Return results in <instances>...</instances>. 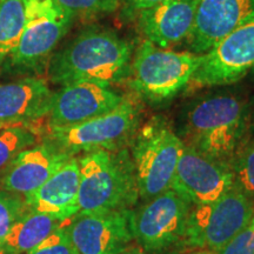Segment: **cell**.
Returning a JSON list of instances; mask_svg holds the SVG:
<instances>
[{
    "label": "cell",
    "instance_id": "obj_1",
    "mask_svg": "<svg viewBox=\"0 0 254 254\" xmlns=\"http://www.w3.org/2000/svg\"><path fill=\"white\" fill-rule=\"evenodd\" d=\"M132 57V45L117 32L91 26L51 56L47 74L60 86L86 81L111 87L126 80Z\"/></svg>",
    "mask_w": 254,
    "mask_h": 254
},
{
    "label": "cell",
    "instance_id": "obj_2",
    "mask_svg": "<svg viewBox=\"0 0 254 254\" xmlns=\"http://www.w3.org/2000/svg\"><path fill=\"white\" fill-rule=\"evenodd\" d=\"M250 104L239 94L206 95L186 111L178 133L185 145L195 151L231 164L251 138Z\"/></svg>",
    "mask_w": 254,
    "mask_h": 254
},
{
    "label": "cell",
    "instance_id": "obj_3",
    "mask_svg": "<svg viewBox=\"0 0 254 254\" xmlns=\"http://www.w3.org/2000/svg\"><path fill=\"white\" fill-rule=\"evenodd\" d=\"M79 161V213L131 211L139 200L128 148L95 151Z\"/></svg>",
    "mask_w": 254,
    "mask_h": 254
},
{
    "label": "cell",
    "instance_id": "obj_4",
    "mask_svg": "<svg viewBox=\"0 0 254 254\" xmlns=\"http://www.w3.org/2000/svg\"><path fill=\"white\" fill-rule=\"evenodd\" d=\"M201 55L161 49L144 40L133 52L127 84L138 99L163 104L189 87Z\"/></svg>",
    "mask_w": 254,
    "mask_h": 254
},
{
    "label": "cell",
    "instance_id": "obj_5",
    "mask_svg": "<svg viewBox=\"0 0 254 254\" xmlns=\"http://www.w3.org/2000/svg\"><path fill=\"white\" fill-rule=\"evenodd\" d=\"M182 150V139L164 117L139 127L128 151L142 202L171 190Z\"/></svg>",
    "mask_w": 254,
    "mask_h": 254
},
{
    "label": "cell",
    "instance_id": "obj_6",
    "mask_svg": "<svg viewBox=\"0 0 254 254\" xmlns=\"http://www.w3.org/2000/svg\"><path fill=\"white\" fill-rule=\"evenodd\" d=\"M141 125V109L138 98L126 97L111 112L66 127H46L45 140L71 157L95 151H119L128 148Z\"/></svg>",
    "mask_w": 254,
    "mask_h": 254
},
{
    "label": "cell",
    "instance_id": "obj_7",
    "mask_svg": "<svg viewBox=\"0 0 254 254\" xmlns=\"http://www.w3.org/2000/svg\"><path fill=\"white\" fill-rule=\"evenodd\" d=\"M192 208L173 190L161 193L131 211L133 239L147 254L183 253Z\"/></svg>",
    "mask_w": 254,
    "mask_h": 254
},
{
    "label": "cell",
    "instance_id": "obj_8",
    "mask_svg": "<svg viewBox=\"0 0 254 254\" xmlns=\"http://www.w3.org/2000/svg\"><path fill=\"white\" fill-rule=\"evenodd\" d=\"M253 215L254 202L233 185L215 201L193 206L185 250L218 252L249 224Z\"/></svg>",
    "mask_w": 254,
    "mask_h": 254
},
{
    "label": "cell",
    "instance_id": "obj_9",
    "mask_svg": "<svg viewBox=\"0 0 254 254\" xmlns=\"http://www.w3.org/2000/svg\"><path fill=\"white\" fill-rule=\"evenodd\" d=\"M73 20L53 0H26V23L18 45L8 56L9 65L25 71L38 68L55 53Z\"/></svg>",
    "mask_w": 254,
    "mask_h": 254
},
{
    "label": "cell",
    "instance_id": "obj_10",
    "mask_svg": "<svg viewBox=\"0 0 254 254\" xmlns=\"http://www.w3.org/2000/svg\"><path fill=\"white\" fill-rule=\"evenodd\" d=\"M201 57L190 86H225L241 80L254 66V20L237 28Z\"/></svg>",
    "mask_w": 254,
    "mask_h": 254
},
{
    "label": "cell",
    "instance_id": "obj_11",
    "mask_svg": "<svg viewBox=\"0 0 254 254\" xmlns=\"http://www.w3.org/2000/svg\"><path fill=\"white\" fill-rule=\"evenodd\" d=\"M234 185L231 164L200 153L183 142L171 190L192 206L209 204Z\"/></svg>",
    "mask_w": 254,
    "mask_h": 254
},
{
    "label": "cell",
    "instance_id": "obj_12",
    "mask_svg": "<svg viewBox=\"0 0 254 254\" xmlns=\"http://www.w3.org/2000/svg\"><path fill=\"white\" fill-rule=\"evenodd\" d=\"M131 211L78 213L66 221V232L77 253L118 254L133 240Z\"/></svg>",
    "mask_w": 254,
    "mask_h": 254
},
{
    "label": "cell",
    "instance_id": "obj_13",
    "mask_svg": "<svg viewBox=\"0 0 254 254\" xmlns=\"http://www.w3.org/2000/svg\"><path fill=\"white\" fill-rule=\"evenodd\" d=\"M126 99L110 86L72 82L55 92L46 127L78 125L113 111Z\"/></svg>",
    "mask_w": 254,
    "mask_h": 254
},
{
    "label": "cell",
    "instance_id": "obj_14",
    "mask_svg": "<svg viewBox=\"0 0 254 254\" xmlns=\"http://www.w3.org/2000/svg\"><path fill=\"white\" fill-rule=\"evenodd\" d=\"M254 20V0H200L194 26L186 44L190 52L205 55L243 25Z\"/></svg>",
    "mask_w": 254,
    "mask_h": 254
},
{
    "label": "cell",
    "instance_id": "obj_15",
    "mask_svg": "<svg viewBox=\"0 0 254 254\" xmlns=\"http://www.w3.org/2000/svg\"><path fill=\"white\" fill-rule=\"evenodd\" d=\"M71 158L43 139L39 144L21 151L0 171V189L24 198L39 189Z\"/></svg>",
    "mask_w": 254,
    "mask_h": 254
},
{
    "label": "cell",
    "instance_id": "obj_16",
    "mask_svg": "<svg viewBox=\"0 0 254 254\" xmlns=\"http://www.w3.org/2000/svg\"><path fill=\"white\" fill-rule=\"evenodd\" d=\"M200 0H163L138 12V27L145 40L161 49L186 43L194 26Z\"/></svg>",
    "mask_w": 254,
    "mask_h": 254
},
{
    "label": "cell",
    "instance_id": "obj_17",
    "mask_svg": "<svg viewBox=\"0 0 254 254\" xmlns=\"http://www.w3.org/2000/svg\"><path fill=\"white\" fill-rule=\"evenodd\" d=\"M55 92L45 79L26 77L0 84V124L36 126L47 119Z\"/></svg>",
    "mask_w": 254,
    "mask_h": 254
},
{
    "label": "cell",
    "instance_id": "obj_18",
    "mask_svg": "<svg viewBox=\"0 0 254 254\" xmlns=\"http://www.w3.org/2000/svg\"><path fill=\"white\" fill-rule=\"evenodd\" d=\"M79 161L72 157L39 189L25 195L26 207L66 222L79 213Z\"/></svg>",
    "mask_w": 254,
    "mask_h": 254
},
{
    "label": "cell",
    "instance_id": "obj_19",
    "mask_svg": "<svg viewBox=\"0 0 254 254\" xmlns=\"http://www.w3.org/2000/svg\"><path fill=\"white\" fill-rule=\"evenodd\" d=\"M64 222L50 215L27 211L14 222L0 246V254H25Z\"/></svg>",
    "mask_w": 254,
    "mask_h": 254
},
{
    "label": "cell",
    "instance_id": "obj_20",
    "mask_svg": "<svg viewBox=\"0 0 254 254\" xmlns=\"http://www.w3.org/2000/svg\"><path fill=\"white\" fill-rule=\"evenodd\" d=\"M26 23V0H0V65L18 45Z\"/></svg>",
    "mask_w": 254,
    "mask_h": 254
},
{
    "label": "cell",
    "instance_id": "obj_21",
    "mask_svg": "<svg viewBox=\"0 0 254 254\" xmlns=\"http://www.w3.org/2000/svg\"><path fill=\"white\" fill-rule=\"evenodd\" d=\"M43 132L34 126L12 125L0 129V171L21 151L38 142Z\"/></svg>",
    "mask_w": 254,
    "mask_h": 254
},
{
    "label": "cell",
    "instance_id": "obj_22",
    "mask_svg": "<svg viewBox=\"0 0 254 254\" xmlns=\"http://www.w3.org/2000/svg\"><path fill=\"white\" fill-rule=\"evenodd\" d=\"M234 186L254 202V138L249 139L232 159Z\"/></svg>",
    "mask_w": 254,
    "mask_h": 254
},
{
    "label": "cell",
    "instance_id": "obj_23",
    "mask_svg": "<svg viewBox=\"0 0 254 254\" xmlns=\"http://www.w3.org/2000/svg\"><path fill=\"white\" fill-rule=\"evenodd\" d=\"M65 13L75 18H92L117 11L123 0H53Z\"/></svg>",
    "mask_w": 254,
    "mask_h": 254
},
{
    "label": "cell",
    "instance_id": "obj_24",
    "mask_svg": "<svg viewBox=\"0 0 254 254\" xmlns=\"http://www.w3.org/2000/svg\"><path fill=\"white\" fill-rule=\"evenodd\" d=\"M26 211L23 196L0 189V246L14 222Z\"/></svg>",
    "mask_w": 254,
    "mask_h": 254
},
{
    "label": "cell",
    "instance_id": "obj_25",
    "mask_svg": "<svg viewBox=\"0 0 254 254\" xmlns=\"http://www.w3.org/2000/svg\"><path fill=\"white\" fill-rule=\"evenodd\" d=\"M25 254H78L66 232L65 222Z\"/></svg>",
    "mask_w": 254,
    "mask_h": 254
},
{
    "label": "cell",
    "instance_id": "obj_26",
    "mask_svg": "<svg viewBox=\"0 0 254 254\" xmlns=\"http://www.w3.org/2000/svg\"><path fill=\"white\" fill-rule=\"evenodd\" d=\"M215 254H254V215L249 224Z\"/></svg>",
    "mask_w": 254,
    "mask_h": 254
},
{
    "label": "cell",
    "instance_id": "obj_27",
    "mask_svg": "<svg viewBox=\"0 0 254 254\" xmlns=\"http://www.w3.org/2000/svg\"><path fill=\"white\" fill-rule=\"evenodd\" d=\"M123 1L125 2L127 7L131 9V11L138 13L141 9L151 7V6L158 4V2L163 1V0H123Z\"/></svg>",
    "mask_w": 254,
    "mask_h": 254
},
{
    "label": "cell",
    "instance_id": "obj_28",
    "mask_svg": "<svg viewBox=\"0 0 254 254\" xmlns=\"http://www.w3.org/2000/svg\"><path fill=\"white\" fill-rule=\"evenodd\" d=\"M118 254H147L145 252V250L141 246H139L138 244H129L125 249H123Z\"/></svg>",
    "mask_w": 254,
    "mask_h": 254
},
{
    "label": "cell",
    "instance_id": "obj_29",
    "mask_svg": "<svg viewBox=\"0 0 254 254\" xmlns=\"http://www.w3.org/2000/svg\"><path fill=\"white\" fill-rule=\"evenodd\" d=\"M190 254H215V252H211V251H192Z\"/></svg>",
    "mask_w": 254,
    "mask_h": 254
},
{
    "label": "cell",
    "instance_id": "obj_30",
    "mask_svg": "<svg viewBox=\"0 0 254 254\" xmlns=\"http://www.w3.org/2000/svg\"><path fill=\"white\" fill-rule=\"evenodd\" d=\"M250 74L252 75V77L254 78V66H253V67H252V69H251V71H250Z\"/></svg>",
    "mask_w": 254,
    "mask_h": 254
},
{
    "label": "cell",
    "instance_id": "obj_31",
    "mask_svg": "<svg viewBox=\"0 0 254 254\" xmlns=\"http://www.w3.org/2000/svg\"><path fill=\"white\" fill-rule=\"evenodd\" d=\"M4 127H5V126H2L1 124H0V129H1V128H4Z\"/></svg>",
    "mask_w": 254,
    "mask_h": 254
}]
</instances>
